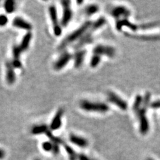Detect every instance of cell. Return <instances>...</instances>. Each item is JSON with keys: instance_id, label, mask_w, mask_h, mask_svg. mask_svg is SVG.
<instances>
[{"instance_id": "1", "label": "cell", "mask_w": 160, "mask_h": 160, "mask_svg": "<svg viewBox=\"0 0 160 160\" xmlns=\"http://www.w3.org/2000/svg\"><path fill=\"white\" fill-rule=\"evenodd\" d=\"M151 102V95L150 92L143 94V103L142 106L134 113L136 118L139 133L143 136L148 135L150 131V121L148 115V109H150Z\"/></svg>"}, {"instance_id": "2", "label": "cell", "mask_w": 160, "mask_h": 160, "mask_svg": "<svg viewBox=\"0 0 160 160\" xmlns=\"http://www.w3.org/2000/svg\"><path fill=\"white\" fill-rule=\"evenodd\" d=\"M79 108L88 113L106 115L110 112L111 107L106 101L99 100H82L79 101Z\"/></svg>"}, {"instance_id": "3", "label": "cell", "mask_w": 160, "mask_h": 160, "mask_svg": "<svg viewBox=\"0 0 160 160\" xmlns=\"http://www.w3.org/2000/svg\"><path fill=\"white\" fill-rule=\"evenodd\" d=\"M92 21L89 20L85 21L84 23L81 25V26H79L78 28L74 30L70 34H69L68 36L61 42L60 45L58 47V50L62 51L64 49H65L66 47L68 46L70 44L73 43L76 41H78L81 39V37L83 35L89 30L91 27V25H92Z\"/></svg>"}, {"instance_id": "4", "label": "cell", "mask_w": 160, "mask_h": 160, "mask_svg": "<svg viewBox=\"0 0 160 160\" xmlns=\"http://www.w3.org/2000/svg\"><path fill=\"white\" fill-rule=\"evenodd\" d=\"M107 103L115 106L121 112H127L129 109V103L119 93L114 90H108L106 92Z\"/></svg>"}, {"instance_id": "5", "label": "cell", "mask_w": 160, "mask_h": 160, "mask_svg": "<svg viewBox=\"0 0 160 160\" xmlns=\"http://www.w3.org/2000/svg\"><path fill=\"white\" fill-rule=\"evenodd\" d=\"M92 54H96L101 56L113 59L116 56L117 49L114 46L106 43H98L93 47Z\"/></svg>"}, {"instance_id": "6", "label": "cell", "mask_w": 160, "mask_h": 160, "mask_svg": "<svg viewBox=\"0 0 160 160\" xmlns=\"http://www.w3.org/2000/svg\"><path fill=\"white\" fill-rule=\"evenodd\" d=\"M109 15L115 21L123 18H129L131 15V10L127 5H115L110 9Z\"/></svg>"}, {"instance_id": "7", "label": "cell", "mask_w": 160, "mask_h": 160, "mask_svg": "<svg viewBox=\"0 0 160 160\" xmlns=\"http://www.w3.org/2000/svg\"><path fill=\"white\" fill-rule=\"evenodd\" d=\"M61 4L63 8L62 17L61 20V25L62 27H67L73 18V10L71 9V1L69 0H63L61 1Z\"/></svg>"}, {"instance_id": "8", "label": "cell", "mask_w": 160, "mask_h": 160, "mask_svg": "<svg viewBox=\"0 0 160 160\" xmlns=\"http://www.w3.org/2000/svg\"><path fill=\"white\" fill-rule=\"evenodd\" d=\"M49 13L50 16V20L53 26L54 34L57 37L60 36L62 34V26L59 21L57 16V8L55 5H51L49 7Z\"/></svg>"}, {"instance_id": "9", "label": "cell", "mask_w": 160, "mask_h": 160, "mask_svg": "<svg viewBox=\"0 0 160 160\" xmlns=\"http://www.w3.org/2000/svg\"><path fill=\"white\" fill-rule=\"evenodd\" d=\"M124 27L128 28L132 33L137 32L139 30V25L131 21L129 18H123L115 21V28L117 32H121Z\"/></svg>"}, {"instance_id": "10", "label": "cell", "mask_w": 160, "mask_h": 160, "mask_svg": "<svg viewBox=\"0 0 160 160\" xmlns=\"http://www.w3.org/2000/svg\"><path fill=\"white\" fill-rule=\"evenodd\" d=\"M71 59H72V54L68 51H64L55 62L54 65V69L57 71L62 70L63 68L67 66Z\"/></svg>"}, {"instance_id": "11", "label": "cell", "mask_w": 160, "mask_h": 160, "mask_svg": "<svg viewBox=\"0 0 160 160\" xmlns=\"http://www.w3.org/2000/svg\"><path fill=\"white\" fill-rule=\"evenodd\" d=\"M63 114H64V111L63 108L58 109L51 121L50 125H49V129H51V131H56L60 129L62 126V117Z\"/></svg>"}, {"instance_id": "12", "label": "cell", "mask_w": 160, "mask_h": 160, "mask_svg": "<svg viewBox=\"0 0 160 160\" xmlns=\"http://www.w3.org/2000/svg\"><path fill=\"white\" fill-rule=\"evenodd\" d=\"M87 55V51L84 49H79L73 55H72V59L73 60V65L76 68H81L84 64L85 58Z\"/></svg>"}, {"instance_id": "13", "label": "cell", "mask_w": 160, "mask_h": 160, "mask_svg": "<svg viewBox=\"0 0 160 160\" xmlns=\"http://www.w3.org/2000/svg\"><path fill=\"white\" fill-rule=\"evenodd\" d=\"M69 139L71 143L80 148H86L89 145V141L85 137L78 136V135L71 134L69 136Z\"/></svg>"}, {"instance_id": "14", "label": "cell", "mask_w": 160, "mask_h": 160, "mask_svg": "<svg viewBox=\"0 0 160 160\" xmlns=\"http://www.w3.org/2000/svg\"><path fill=\"white\" fill-rule=\"evenodd\" d=\"M13 26L16 28L26 30L27 32H31L33 27L32 25L21 17H15L12 21Z\"/></svg>"}, {"instance_id": "15", "label": "cell", "mask_w": 160, "mask_h": 160, "mask_svg": "<svg viewBox=\"0 0 160 160\" xmlns=\"http://www.w3.org/2000/svg\"><path fill=\"white\" fill-rule=\"evenodd\" d=\"M5 73H6V81L8 84L12 85L15 83L16 80V75L15 72V68L12 64L11 62H7L5 63Z\"/></svg>"}, {"instance_id": "16", "label": "cell", "mask_w": 160, "mask_h": 160, "mask_svg": "<svg viewBox=\"0 0 160 160\" xmlns=\"http://www.w3.org/2000/svg\"><path fill=\"white\" fill-rule=\"evenodd\" d=\"M13 60L12 61V64L15 69H20L22 67V63L20 60L22 51L19 46H14L12 49Z\"/></svg>"}, {"instance_id": "17", "label": "cell", "mask_w": 160, "mask_h": 160, "mask_svg": "<svg viewBox=\"0 0 160 160\" xmlns=\"http://www.w3.org/2000/svg\"><path fill=\"white\" fill-rule=\"evenodd\" d=\"M32 37L33 34L31 32H27L23 35V37L21 41V43L19 45V47H20L22 52L26 51L28 49L30 43H31V41L32 40Z\"/></svg>"}, {"instance_id": "18", "label": "cell", "mask_w": 160, "mask_h": 160, "mask_svg": "<svg viewBox=\"0 0 160 160\" xmlns=\"http://www.w3.org/2000/svg\"><path fill=\"white\" fill-rule=\"evenodd\" d=\"M99 11H100V6L96 4L87 5L84 8L85 15L88 16V17H92V16L97 14Z\"/></svg>"}, {"instance_id": "19", "label": "cell", "mask_w": 160, "mask_h": 160, "mask_svg": "<svg viewBox=\"0 0 160 160\" xmlns=\"http://www.w3.org/2000/svg\"><path fill=\"white\" fill-rule=\"evenodd\" d=\"M48 126L46 124H40V125L34 126L31 129V133L35 136L46 134L49 130Z\"/></svg>"}, {"instance_id": "20", "label": "cell", "mask_w": 160, "mask_h": 160, "mask_svg": "<svg viewBox=\"0 0 160 160\" xmlns=\"http://www.w3.org/2000/svg\"><path fill=\"white\" fill-rule=\"evenodd\" d=\"M103 58L100 56L96 54H92L91 59L90 60V66L92 69L97 68L102 62Z\"/></svg>"}, {"instance_id": "21", "label": "cell", "mask_w": 160, "mask_h": 160, "mask_svg": "<svg viewBox=\"0 0 160 160\" xmlns=\"http://www.w3.org/2000/svg\"><path fill=\"white\" fill-rule=\"evenodd\" d=\"M63 146H64L65 150L68 154V158L70 159V160H78V154H77L76 151L74 150L71 146L66 144V143H64Z\"/></svg>"}, {"instance_id": "22", "label": "cell", "mask_w": 160, "mask_h": 160, "mask_svg": "<svg viewBox=\"0 0 160 160\" xmlns=\"http://www.w3.org/2000/svg\"><path fill=\"white\" fill-rule=\"evenodd\" d=\"M4 8L7 13L11 14L15 10V2L13 0H7L4 4Z\"/></svg>"}, {"instance_id": "23", "label": "cell", "mask_w": 160, "mask_h": 160, "mask_svg": "<svg viewBox=\"0 0 160 160\" xmlns=\"http://www.w3.org/2000/svg\"><path fill=\"white\" fill-rule=\"evenodd\" d=\"M46 134L47 135V136L49 137V139H51V142L53 143H56V144H58V145L63 144V141L59 137L55 136L54 135L51 133V131H49V129L46 132Z\"/></svg>"}, {"instance_id": "24", "label": "cell", "mask_w": 160, "mask_h": 160, "mask_svg": "<svg viewBox=\"0 0 160 160\" xmlns=\"http://www.w3.org/2000/svg\"><path fill=\"white\" fill-rule=\"evenodd\" d=\"M53 145L54 143L51 142H48V141H46V142H44L41 144V148H42L43 150L46 151V152H49V151H52V149H53Z\"/></svg>"}, {"instance_id": "25", "label": "cell", "mask_w": 160, "mask_h": 160, "mask_svg": "<svg viewBox=\"0 0 160 160\" xmlns=\"http://www.w3.org/2000/svg\"><path fill=\"white\" fill-rule=\"evenodd\" d=\"M9 22V19L5 14H0V27H4Z\"/></svg>"}, {"instance_id": "26", "label": "cell", "mask_w": 160, "mask_h": 160, "mask_svg": "<svg viewBox=\"0 0 160 160\" xmlns=\"http://www.w3.org/2000/svg\"><path fill=\"white\" fill-rule=\"evenodd\" d=\"M150 108H151L153 109H160V99H158V100L151 101L150 103Z\"/></svg>"}, {"instance_id": "27", "label": "cell", "mask_w": 160, "mask_h": 160, "mask_svg": "<svg viewBox=\"0 0 160 160\" xmlns=\"http://www.w3.org/2000/svg\"><path fill=\"white\" fill-rule=\"evenodd\" d=\"M78 160H95V159L90 158V157L87 156V155H85V154L80 153V154H78Z\"/></svg>"}, {"instance_id": "28", "label": "cell", "mask_w": 160, "mask_h": 160, "mask_svg": "<svg viewBox=\"0 0 160 160\" xmlns=\"http://www.w3.org/2000/svg\"><path fill=\"white\" fill-rule=\"evenodd\" d=\"M60 149H59V145L56 144V143H54L53 145V149H52V152L54 154V155L57 156V154L59 153Z\"/></svg>"}, {"instance_id": "29", "label": "cell", "mask_w": 160, "mask_h": 160, "mask_svg": "<svg viewBox=\"0 0 160 160\" xmlns=\"http://www.w3.org/2000/svg\"><path fill=\"white\" fill-rule=\"evenodd\" d=\"M5 151L3 149L0 148V160H1L5 158Z\"/></svg>"}, {"instance_id": "30", "label": "cell", "mask_w": 160, "mask_h": 160, "mask_svg": "<svg viewBox=\"0 0 160 160\" xmlns=\"http://www.w3.org/2000/svg\"><path fill=\"white\" fill-rule=\"evenodd\" d=\"M145 160H156V159L152 158H150V157H149V158H147Z\"/></svg>"}, {"instance_id": "31", "label": "cell", "mask_w": 160, "mask_h": 160, "mask_svg": "<svg viewBox=\"0 0 160 160\" xmlns=\"http://www.w3.org/2000/svg\"><path fill=\"white\" fill-rule=\"evenodd\" d=\"M34 160H41V159H40V158H35Z\"/></svg>"}]
</instances>
